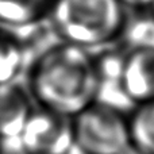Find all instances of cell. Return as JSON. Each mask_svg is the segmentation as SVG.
Segmentation results:
<instances>
[{
    "mask_svg": "<svg viewBox=\"0 0 154 154\" xmlns=\"http://www.w3.org/2000/svg\"><path fill=\"white\" fill-rule=\"evenodd\" d=\"M30 89L43 108L75 118L93 104L99 79L88 49L60 41L35 58Z\"/></svg>",
    "mask_w": 154,
    "mask_h": 154,
    "instance_id": "cell-1",
    "label": "cell"
},
{
    "mask_svg": "<svg viewBox=\"0 0 154 154\" xmlns=\"http://www.w3.org/2000/svg\"><path fill=\"white\" fill-rule=\"evenodd\" d=\"M126 15L120 0H53L48 19L60 41L89 50L119 39Z\"/></svg>",
    "mask_w": 154,
    "mask_h": 154,
    "instance_id": "cell-2",
    "label": "cell"
},
{
    "mask_svg": "<svg viewBox=\"0 0 154 154\" xmlns=\"http://www.w3.org/2000/svg\"><path fill=\"white\" fill-rule=\"evenodd\" d=\"M75 143L85 154H120L131 143L128 122L111 107L91 104L73 118Z\"/></svg>",
    "mask_w": 154,
    "mask_h": 154,
    "instance_id": "cell-3",
    "label": "cell"
},
{
    "mask_svg": "<svg viewBox=\"0 0 154 154\" xmlns=\"http://www.w3.org/2000/svg\"><path fill=\"white\" fill-rule=\"evenodd\" d=\"M18 139L26 154H66L75 143L73 118L41 107L31 112Z\"/></svg>",
    "mask_w": 154,
    "mask_h": 154,
    "instance_id": "cell-4",
    "label": "cell"
},
{
    "mask_svg": "<svg viewBox=\"0 0 154 154\" xmlns=\"http://www.w3.org/2000/svg\"><path fill=\"white\" fill-rule=\"evenodd\" d=\"M120 88L139 106L154 101V49L127 51Z\"/></svg>",
    "mask_w": 154,
    "mask_h": 154,
    "instance_id": "cell-5",
    "label": "cell"
},
{
    "mask_svg": "<svg viewBox=\"0 0 154 154\" xmlns=\"http://www.w3.org/2000/svg\"><path fill=\"white\" fill-rule=\"evenodd\" d=\"M34 109L19 84L0 85V139H18Z\"/></svg>",
    "mask_w": 154,
    "mask_h": 154,
    "instance_id": "cell-6",
    "label": "cell"
},
{
    "mask_svg": "<svg viewBox=\"0 0 154 154\" xmlns=\"http://www.w3.org/2000/svg\"><path fill=\"white\" fill-rule=\"evenodd\" d=\"M53 0H0V27L23 30L48 18Z\"/></svg>",
    "mask_w": 154,
    "mask_h": 154,
    "instance_id": "cell-7",
    "label": "cell"
},
{
    "mask_svg": "<svg viewBox=\"0 0 154 154\" xmlns=\"http://www.w3.org/2000/svg\"><path fill=\"white\" fill-rule=\"evenodd\" d=\"M118 41L127 51L154 49V14L146 11L127 14Z\"/></svg>",
    "mask_w": 154,
    "mask_h": 154,
    "instance_id": "cell-8",
    "label": "cell"
},
{
    "mask_svg": "<svg viewBox=\"0 0 154 154\" xmlns=\"http://www.w3.org/2000/svg\"><path fill=\"white\" fill-rule=\"evenodd\" d=\"M26 46L11 32L0 27V85L14 82L24 64Z\"/></svg>",
    "mask_w": 154,
    "mask_h": 154,
    "instance_id": "cell-9",
    "label": "cell"
},
{
    "mask_svg": "<svg viewBox=\"0 0 154 154\" xmlns=\"http://www.w3.org/2000/svg\"><path fill=\"white\" fill-rule=\"evenodd\" d=\"M131 142L146 154H154V101L141 104L128 122Z\"/></svg>",
    "mask_w": 154,
    "mask_h": 154,
    "instance_id": "cell-10",
    "label": "cell"
},
{
    "mask_svg": "<svg viewBox=\"0 0 154 154\" xmlns=\"http://www.w3.org/2000/svg\"><path fill=\"white\" fill-rule=\"evenodd\" d=\"M126 10L130 11H146L150 12L153 8L154 0H120Z\"/></svg>",
    "mask_w": 154,
    "mask_h": 154,
    "instance_id": "cell-11",
    "label": "cell"
},
{
    "mask_svg": "<svg viewBox=\"0 0 154 154\" xmlns=\"http://www.w3.org/2000/svg\"><path fill=\"white\" fill-rule=\"evenodd\" d=\"M120 154H146V153H143L141 149H138V147H137L135 145L131 142V143L128 145V146L126 147V149L123 150V152L120 153Z\"/></svg>",
    "mask_w": 154,
    "mask_h": 154,
    "instance_id": "cell-12",
    "label": "cell"
}]
</instances>
